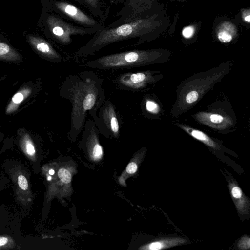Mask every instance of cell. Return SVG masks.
Wrapping results in <instances>:
<instances>
[{
	"mask_svg": "<svg viewBox=\"0 0 250 250\" xmlns=\"http://www.w3.org/2000/svg\"><path fill=\"white\" fill-rule=\"evenodd\" d=\"M103 82L95 72L87 70L70 75L63 81L60 95L71 104L69 134L72 139L82 131L87 116L94 119L105 100Z\"/></svg>",
	"mask_w": 250,
	"mask_h": 250,
	"instance_id": "6da1fadb",
	"label": "cell"
},
{
	"mask_svg": "<svg viewBox=\"0 0 250 250\" xmlns=\"http://www.w3.org/2000/svg\"><path fill=\"white\" fill-rule=\"evenodd\" d=\"M149 11L116 27L106 26L97 31L85 44L78 49L75 55L80 57L92 56L106 46L129 39H138L135 46L146 41L158 23Z\"/></svg>",
	"mask_w": 250,
	"mask_h": 250,
	"instance_id": "7a4b0ae2",
	"label": "cell"
},
{
	"mask_svg": "<svg viewBox=\"0 0 250 250\" xmlns=\"http://www.w3.org/2000/svg\"><path fill=\"white\" fill-rule=\"evenodd\" d=\"M168 57L164 51L132 50L103 56L87 61L85 65L97 69H127L163 62Z\"/></svg>",
	"mask_w": 250,
	"mask_h": 250,
	"instance_id": "3957f363",
	"label": "cell"
},
{
	"mask_svg": "<svg viewBox=\"0 0 250 250\" xmlns=\"http://www.w3.org/2000/svg\"><path fill=\"white\" fill-rule=\"evenodd\" d=\"M229 65L225 68L218 66L205 72L204 76L202 77L200 75L199 78L196 77V81L192 79V81H188V83H185L184 86L181 87L182 89L177 99L178 102L176 103L178 105L176 107L180 108L179 112H184L196 104L215 83L227 73Z\"/></svg>",
	"mask_w": 250,
	"mask_h": 250,
	"instance_id": "277c9868",
	"label": "cell"
},
{
	"mask_svg": "<svg viewBox=\"0 0 250 250\" xmlns=\"http://www.w3.org/2000/svg\"><path fill=\"white\" fill-rule=\"evenodd\" d=\"M45 23L50 36L57 42L63 46L69 45L72 42V36L94 34L101 30L75 25L54 13L46 15Z\"/></svg>",
	"mask_w": 250,
	"mask_h": 250,
	"instance_id": "5b68a950",
	"label": "cell"
},
{
	"mask_svg": "<svg viewBox=\"0 0 250 250\" xmlns=\"http://www.w3.org/2000/svg\"><path fill=\"white\" fill-rule=\"evenodd\" d=\"M50 4L54 13L75 25L100 29L106 27L104 22L67 0H51Z\"/></svg>",
	"mask_w": 250,
	"mask_h": 250,
	"instance_id": "8992f818",
	"label": "cell"
},
{
	"mask_svg": "<svg viewBox=\"0 0 250 250\" xmlns=\"http://www.w3.org/2000/svg\"><path fill=\"white\" fill-rule=\"evenodd\" d=\"M157 73L152 71L125 73L119 75L115 79L114 83L122 90L140 91L154 83L160 78V76L157 75Z\"/></svg>",
	"mask_w": 250,
	"mask_h": 250,
	"instance_id": "52a82bcc",
	"label": "cell"
},
{
	"mask_svg": "<svg viewBox=\"0 0 250 250\" xmlns=\"http://www.w3.org/2000/svg\"><path fill=\"white\" fill-rule=\"evenodd\" d=\"M100 133L115 138L120 134V124L115 108L109 100H105L93 119Z\"/></svg>",
	"mask_w": 250,
	"mask_h": 250,
	"instance_id": "ba28073f",
	"label": "cell"
},
{
	"mask_svg": "<svg viewBox=\"0 0 250 250\" xmlns=\"http://www.w3.org/2000/svg\"><path fill=\"white\" fill-rule=\"evenodd\" d=\"M9 171L16 188L17 199L24 205L31 202L33 195L27 171L20 164H18L14 165Z\"/></svg>",
	"mask_w": 250,
	"mask_h": 250,
	"instance_id": "9c48e42d",
	"label": "cell"
},
{
	"mask_svg": "<svg viewBox=\"0 0 250 250\" xmlns=\"http://www.w3.org/2000/svg\"><path fill=\"white\" fill-rule=\"evenodd\" d=\"M27 39L30 44L45 58L54 62L62 61V56L43 39L32 35H28Z\"/></svg>",
	"mask_w": 250,
	"mask_h": 250,
	"instance_id": "30bf717a",
	"label": "cell"
},
{
	"mask_svg": "<svg viewBox=\"0 0 250 250\" xmlns=\"http://www.w3.org/2000/svg\"><path fill=\"white\" fill-rule=\"evenodd\" d=\"M78 2L90 13L95 18L104 22L107 19L110 6L104 0H73Z\"/></svg>",
	"mask_w": 250,
	"mask_h": 250,
	"instance_id": "8fae6325",
	"label": "cell"
},
{
	"mask_svg": "<svg viewBox=\"0 0 250 250\" xmlns=\"http://www.w3.org/2000/svg\"><path fill=\"white\" fill-rule=\"evenodd\" d=\"M176 125L196 139L203 142L208 146L216 149L220 148L219 145L203 132L191 128L185 125L177 123Z\"/></svg>",
	"mask_w": 250,
	"mask_h": 250,
	"instance_id": "7c38bea8",
	"label": "cell"
},
{
	"mask_svg": "<svg viewBox=\"0 0 250 250\" xmlns=\"http://www.w3.org/2000/svg\"><path fill=\"white\" fill-rule=\"evenodd\" d=\"M236 27L232 23L225 21L221 23L216 30L218 39L222 42H230L236 35Z\"/></svg>",
	"mask_w": 250,
	"mask_h": 250,
	"instance_id": "4fadbf2b",
	"label": "cell"
},
{
	"mask_svg": "<svg viewBox=\"0 0 250 250\" xmlns=\"http://www.w3.org/2000/svg\"><path fill=\"white\" fill-rule=\"evenodd\" d=\"M185 241V239L178 238L162 239L153 242L145 246L144 249L150 250H161L181 244L184 243Z\"/></svg>",
	"mask_w": 250,
	"mask_h": 250,
	"instance_id": "5bb4252c",
	"label": "cell"
},
{
	"mask_svg": "<svg viewBox=\"0 0 250 250\" xmlns=\"http://www.w3.org/2000/svg\"><path fill=\"white\" fill-rule=\"evenodd\" d=\"M230 189L237 209L242 213L243 211L247 210V200L245 197L243 196L241 188L237 185L232 184L231 186L230 185Z\"/></svg>",
	"mask_w": 250,
	"mask_h": 250,
	"instance_id": "9a60e30c",
	"label": "cell"
},
{
	"mask_svg": "<svg viewBox=\"0 0 250 250\" xmlns=\"http://www.w3.org/2000/svg\"><path fill=\"white\" fill-rule=\"evenodd\" d=\"M21 147L28 159L33 162L36 160V150L28 134H25L20 142Z\"/></svg>",
	"mask_w": 250,
	"mask_h": 250,
	"instance_id": "2e32d148",
	"label": "cell"
},
{
	"mask_svg": "<svg viewBox=\"0 0 250 250\" xmlns=\"http://www.w3.org/2000/svg\"><path fill=\"white\" fill-rule=\"evenodd\" d=\"M196 116L199 121L203 124L215 126H219V125L225 120V118L221 115L216 113L200 112Z\"/></svg>",
	"mask_w": 250,
	"mask_h": 250,
	"instance_id": "e0dca14e",
	"label": "cell"
},
{
	"mask_svg": "<svg viewBox=\"0 0 250 250\" xmlns=\"http://www.w3.org/2000/svg\"><path fill=\"white\" fill-rule=\"evenodd\" d=\"M21 56L8 44L0 42V59L7 61L19 60Z\"/></svg>",
	"mask_w": 250,
	"mask_h": 250,
	"instance_id": "ac0fdd59",
	"label": "cell"
},
{
	"mask_svg": "<svg viewBox=\"0 0 250 250\" xmlns=\"http://www.w3.org/2000/svg\"><path fill=\"white\" fill-rule=\"evenodd\" d=\"M30 93V90L25 89L16 93L12 98L11 102L7 107V113H10L17 109L19 104Z\"/></svg>",
	"mask_w": 250,
	"mask_h": 250,
	"instance_id": "d6986e66",
	"label": "cell"
},
{
	"mask_svg": "<svg viewBox=\"0 0 250 250\" xmlns=\"http://www.w3.org/2000/svg\"><path fill=\"white\" fill-rule=\"evenodd\" d=\"M15 247L13 239L8 236H0V249H9Z\"/></svg>",
	"mask_w": 250,
	"mask_h": 250,
	"instance_id": "ffe728a7",
	"label": "cell"
},
{
	"mask_svg": "<svg viewBox=\"0 0 250 250\" xmlns=\"http://www.w3.org/2000/svg\"><path fill=\"white\" fill-rule=\"evenodd\" d=\"M58 175L61 181L65 184H68L71 181V174L70 172L65 168H60L58 172Z\"/></svg>",
	"mask_w": 250,
	"mask_h": 250,
	"instance_id": "44dd1931",
	"label": "cell"
},
{
	"mask_svg": "<svg viewBox=\"0 0 250 250\" xmlns=\"http://www.w3.org/2000/svg\"><path fill=\"white\" fill-rule=\"evenodd\" d=\"M92 154L94 160H98L102 157L103 154V148L99 142L94 146L92 150Z\"/></svg>",
	"mask_w": 250,
	"mask_h": 250,
	"instance_id": "7402d4cb",
	"label": "cell"
},
{
	"mask_svg": "<svg viewBox=\"0 0 250 250\" xmlns=\"http://www.w3.org/2000/svg\"><path fill=\"white\" fill-rule=\"evenodd\" d=\"M145 106L146 110L150 113H156L158 110L157 104L151 100H147L146 101Z\"/></svg>",
	"mask_w": 250,
	"mask_h": 250,
	"instance_id": "603a6c76",
	"label": "cell"
},
{
	"mask_svg": "<svg viewBox=\"0 0 250 250\" xmlns=\"http://www.w3.org/2000/svg\"><path fill=\"white\" fill-rule=\"evenodd\" d=\"M250 247V239L249 237H243L238 243V247L241 250H247Z\"/></svg>",
	"mask_w": 250,
	"mask_h": 250,
	"instance_id": "cb8c5ba5",
	"label": "cell"
},
{
	"mask_svg": "<svg viewBox=\"0 0 250 250\" xmlns=\"http://www.w3.org/2000/svg\"><path fill=\"white\" fill-rule=\"evenodd\" d=\"M195 28L192 26H188L185 27L182 30L183 36L187 39L192 37L194 34Z\"/></svg>",
	"mask_w": 250,
	"mask_h": 250,
	"instance_id": "d4e9b609",
	"label": "cell"
},
{
	"mask_svg": "<svg viewBox=\"0 0 250 250\" xmlns=\"http://www.w3.org/2000/svg\"><path fill=\"white\" fill-rule=\"evenodd\" d=\"M137 168V164L134 162H131L127 166L126 171L129 174H133L136 172Z\"/></svg>",
	"mask_w": 250,
	"mask_h": 250,
	"instance_id": "484cf974",
	"label": "cell"
},
{
	"mask_svg": "<svg viewBox=\"0 0 250 250\" xmlns=\"http://www.w3.org/2000/svg\"><path fill=\"white\" fill-rule=\"evenodd\" d=\"M242 16L244 20L246 22L249 23L250 22V14L249 9L246 10L245 11H244Z\"/></svg>",
	"mask_w": 250,
	"mask_h": 250,
	"instance_id": "4316f807",
	"label": "cell"
},
{
	"mask_svg": "<svg viewBox=\"0 0 250 250\" xmlns=\"http://www.w3.org/2000/svg\"><path fill=\"white\" fill-rule=\"evenodd\" d=\"M126 0H109V3L112 5L124 4Z\"/></svg>",
	"mask_w": 250,
	"mask_h": 250,
	"instance_id": "83f0119b",
	"label": "cell"
},
{
	"mask_svg": "<svg viewBox=\"0 0 250 250\" xmlns=\"http://www.w3.org/2000/svg\"><path fill=\"white\" fill-rule=\"evenodd\" d=\"M48 173L50 175H53L55 173V171L53 169H51L49 170Z\"/></svg>",
	"mask_w": 250,
	"mask_h": 250,
	"instance_id": "f1b7e54d",
	"label": "cell"
},
{
	"mask_svg": "<svg viewBox=\"0 0 250 250\" xmlns=\"http://www.w3.org/2000/svg\"><path fill=\"white\" fill-rule=\"evenodd\" d=\"M52 178L51 176H47V181H50L52 180Z\"/></svg>",
	"mask_w": 250,
	"mask_h": 250,
	"instance_id": "f546056e",
	"label": "cell"
}]
</instances>
